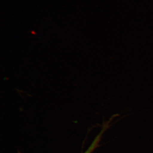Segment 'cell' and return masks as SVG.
<instances>
[{"mask_svg": "<svg viewBox=\"0 0 153 153\" xmlns=\"http://www.w3.org/2000/svg\"><path fill=\"white\" fill-rule=\"evenodd\" d=\"M109 124L107 123H105V124L103 126L102 128L101 131L98 134V135L96 137L95 139L93 141L91 145L89 146L88 149L87 151L85 152L84 153H91L94 150V149H95L97 148L99 146V143L100 140H101L102 134L104 133V132L107 129L109 128Z\"/></svg>", "mask_w": 153, "mask_h": 153, "instance_id": "6da1fadb", "label": "cell"}]
</instances>
